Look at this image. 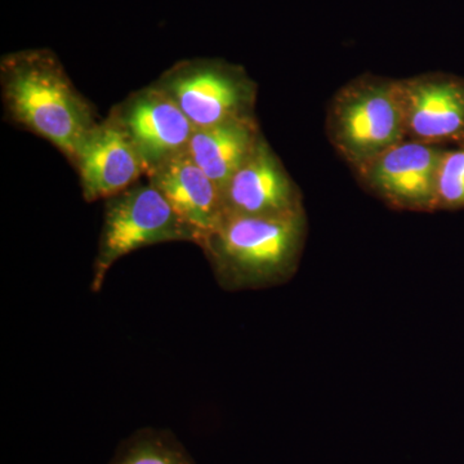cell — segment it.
I'll use <instances>...</instances> for the list:
<instances>
[{
	"instance_id": "6da1fadb",
	"label": "cell",
	"mask_w": 464,
	"mask_h": 464,
	"mask_svg": "<svg viewBox=\"0 0 464 464\" xmlns=\"http://www.w3.org/2000/svg\"><path fill=\"white\" fill-rule=\"evenodd\" d=\"M0 85L9 121L52 143L74 163L99 121L58 58L48 50L7 54L0 63Z\"/></svg>"
},
{
	"instance_id": "7a4b0ae2",
	"label": "cell",
	"mask_w": 464,
	"mask_h": 464,
	"mask_svg": "<svg viewBox=\"0 0 464 464\" xmlns=\"http://www.w3.org/2000/svg\"><path fill=\"white\" fill-rule=\"evenodd\" d=\"M307 231L306 209L285 216L227 215L199 246L222 289H267L297 273Z\"/></svg>"
},
{
	"instance_id": "3957f363",
	"label": "cell",
	"mask_w": 464,
	"mask_h": 464,
	"mask_svg": "<svg viewBox=\"0 0 464 464\" xmlns=\"http://www.w3.org/2000/svg\"><path fill=\"white\" fill-rule=\"evenodd\" d=\"M325 128L329 142L353 172L404 141L399 79L364 74L348 82L329 102Z\"/></svg>"
},
{
	"instance_id": "277c9868",
	"label": "cell",
	"mask_w": 464,
	"mask_h": 464,
	"mask_svg": "<svg viewBox=\"0 0 464 464\" xmlns=\"http://www.w3.org/2000/svg\"><path fill=\"white\" fill-rule=\"evenodd\" d=\"M172 241H188L199 246L201 237L174 212L151 183H136L109 198L93 264L92 292H101L110 268L124 256Z\"/></svg>"
},
{
	"instance_id": "5b68a950",
	"label": "cell",
	"mask_w": 464,
	"mask_h": 464,
	"mask_svg": "<svg viewBox=\"0 0 464 464\" xmlns=\"http://www.w3.org/2000/svg\"><path fill=\"white\" fill-rule=\"evenodd\" d=\"M155 84L177 103L197 130L255 115L257 85L243 67L224 61L177 63Z\"/></svg>"
},
{
	"instance_id": "8992f818",
	"label": "cell",
	"mask_w": 464,
	"mask_h": 464,
	"mask_svg": "<svg viewBox=\"0 0 464 464\" xmlns=\"http://www.w3.org/2000/svg\"><path fill=\"white\" fill-rule=\"evenodd\" d=\"M447 149L404 140L353 173L366 191L392 209L436 212L439 168Z\"/></svg>"
},
{
	"instance_id": "52a82bcc",
	"label": "cell",
	"mask_w": 464,
	"mask_h": 464,
	"mask_svg": "<svg viewBox=\"0 0 464 464\" xmlns=\"http://www.w3.org/2000/svg\"><path fill=\"white\" fill-rule=\"evenodd\" d=\"M406 140L464 145V78L449 72L399 79Z\"/></svg>"
},
{
	"instance_id": "ba28073f",
	"label": "cell",
	"mask_w": 464,
	"mask_h": 464,
	"mask_svg": "<svg viewBox=\"0 0 464 464\" xmlns=\"http://www.w3.org/2000/svg\"><path fill=\"white\" fill-rule=\"evenodd\" d=\"M124 128L146 167V176L188 150L197 128L157 84L134 92L110 112Z\"/></svg>"
},
{
	"instance_id": "9c48e42d",
	"label": "cell",
	"mask_w": 464,
	"mask_h": 464,
	"mask_svg": "<svg viewBox=\"0 0 464 464\" xmlns=\"http://www.w3.org/2000/svg\"><path fill=\"white\" fill-rule=\"evenodd\" d=\"M72 166L90 203L127 190L148 173L132 140L111 114L92 128Z\"/></svg>"
},
{
	"instance_id": "30bf717a",
	"label": "cell",
	"mask_w": 464,
	"mask_h": 464,
	"mask_svg": "<svg viewBox=\"0 0 464 464\" xmlns=\"http://www.w3.org/2000/svg\"><path fill=\"white\" fill-rule=\"evenodd\" d=\"M226 216H285L304 210V197L266 139L224 190Z\"/></svg>"
},
{
	"instance_id": "8fae6325",
	"label": "cell",
	"mask_w": 464,
	"mask_h": 464,
	"mask_svg": "<svg viewBox=\"0 0 464 464\" xmlns=\"http://www.w3.org/2000/svg\"><path fill=\"white\" fill-rule=\"evenodd\" d=\"M148 177L174 212L199 232L201 241L224 221V192L195 164L188 151L169 159Z\"/></svg>"
},
{
	"instance_id": "7c38bea8",
	"label": "cell",
	"mask_w": 464,
	"mask_h": 464,
	"mask_svg": "<svg viewBox=\"0 0 464 464\" xmlns=\"http://www.w3.org/2000/svg\"><path fill=\"white\" fill-rule=\"evenodd\" d=\"M264 139L256 116H246L198 128L186 151L224 192L231 177L252 157Z\"/></svg>"
},
{
	"instance_id": "4fadbf2b",
	"label": "cell",
	"mask_w": 464,
	"mask_h": 464,
	"mask_svg": "<svg viewBox=\"0 0 464 464\" xmlns=\"http://www.w3.org/2000/svg\"><path fill=\"white\" fill-rule=\"evenodd\" d=\"M109 464H197L168 430H139L123 440Z\"/></svg>"
},
{
	"instance_id": "5bb4252c",
	"label": "cell",
	"mask_w": 464,
	"mask_h": 464,
	"mask_svg": "<svg viewBox=\"0 0 464 464\" xmlns=\"http://www.w3.org/2000/svg\"><path fill=\"white\" fill-rule=\"evenodd\" d=\"M464 209V145L448 148L438 179V210Z\"/></svg>"
}]
</instances>
